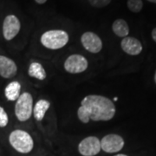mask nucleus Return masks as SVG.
I'll use <instances>...</instances> for the list:
<instances>
[{"label":"nucleus","mask_w":156,"mask_h":156,"mask_svg":"<svg viewBox=\"0 0 156 156\" xmlns=\"http://www.w3.org/2000/svg\"><path fill=\"white\" fill-rule=\"evenodd\" d=\"M115 115V106L110 99L98 95L85 96L81 106L78 108V119L83 123L94 122H107Z\"/></svg>","instance_id":"1"},{"label":"nucleus","mask_w":156,"mask_h":156,"mask_svg":"<svg viewBox=\"0 0 156 156\" xmlns=\"http://www.w3.org/2000/svg\"><path fill=\"white\" fill-rule=\"evenodd\" d=\"M9 142L15 150L20 154H29L34 147V141L28 132L16 129L9 135Z\"/></svg>","instance_id":"2"},{"label":"nucleus","mask_w":156,"mask_h":156,"mask_svg":"<svg viewBox=\"0 0 156 156\" xmlns=\"http://www.w3.org/2000/svg\"><path fill=\"white\" fill-rule=\"evenodd\" d=\"M41 44L50 50H58L64 47L69 42V35L62 30H48L41 36Z\"/></svg>","instance_id":"3"},{"label":"nucleus","mask_w":156,"mask_h":156,"mask_svg":"<svg viewBox=\"0 0 156 156\" xmlns=\"http://www.w3.org/2000/svg\"><path fill=\"white\" fill-rule=\"evenodd\" d=\"M33 113V98L28 92H24L18 97L15 104V115L19 122H26Z\"/></svg>","instance_id":"4"},{"label":"nucleus","mask_w":156,"mask_h":156,"mask_svg":"<svg viewBox=\"0 0 156 156\" xmlns=\"http://www.w3.org/2000/svg\"><path fill=\"white\" fill-rule=\"evenodd\" d=\"M124 145L125 142L122 137L115 134H107L101 140V148L108 154H113L121 151Z\"/></svg>","instance_id":"5"},{"label":"nucleus","mask_w":156,"mask_h":156,"mask_svg":"<svg viewBox=\"0 0 156 156\" xmlns=\"http://www.w3.org/2000/svg\"><path fill=\"white\" fill-rule=\"evenodd\" d=\"M101 149V140L96 136L86 137L78 144V152L83 156L97 155Z\"/></svg>","instance_id":"6"},{"label":"nucleus","mask_w":156,"mask_h":156,"mask_svg":"<svg viewBox=\"0 0 156 156\" xmlns=\"http://www.w3.org/2000/svg\"><path fill=\"white\" fill-rule=\"evenodd\" d=\"M89 66L88 60L82 55L74 54L68 57L64 62V69L70 74H78L85 71Z\"/></svg>","instance_id":"7"},{"label":"nucleus","mask_w":156,"mask_h":156,"mask_svg":"<svg viewBox=\"0 0 156 156\" xmlns=\"http://www.w3.org/2000/svg\"><path fill=\"white\" fill-rule=\"evenodd\" d=\"M21 29V23L15 15H8L3 22V35L7 41H11L19 33Z\"/></svg>","instance_id":"8"},{"label":"nucleus","mask_w":156,"mask_h":156,"mask_svg":"<svg viewBox=\"0 0 156 156\" xmlns=\"http://www.w3.org/2000/svg\"><path fill=\"white\" fill-rule=\"evenodd\" d=\"M81 42L84 48L91 53H98L102 49V41L100 37L91 31L84 32L81 37Z\"/></svg>","instance_id":"9"},{"label":"nucleus","mask_w":156,"mask_h":156,"mask_svg":"<svg viewBox=\"0 0 156 156\" xmlns=\"http://www.w3.org/2000/svg\"><path fill=\"white\" fill-rule=\"evenodd\" d=\"M17 73V66L12 59L0 55V76L9 79L14 77Z\"/></svg>","instance_id":"10"},{"label":"nucleus","mask_w":156,"mask_h":156,"mask_svg":"<svg viewBox=\"0 0 156 156\" xmlns=\"http://www.w3.org/2000/svg\"><path fill=\"white\" fill-rule=\"evenodd\" d=\"M121 47L122 50L130 56L139 55L142 51V45L138 39L132 37H126L121 42Z\"/></svg>","instance_id":"11"},{"label":"nucleus","mask_w":156,"mask_h":156,"mask_svg":"<svg viewBox=\"0 0 156 156\" xmlns=\"http://www.w3.org/2000/svg\"><path fill=\"white\" fill-rule=\"evenodd\" d=\"M21 92V84L17 81H13L8 84L5 89V95L6 99L11 101H14L18 99Z\"/></svg>","instance_id":"12"},{"label":"nucleus","mask_w":156,"mask_h":156,"mask_svg":"<svg viewBox=\"0 0 156 156\" xmlns=\"http://www.w3.org/2000/svg\"><path fill=\"white\" fill-rule=\"evenodd\" d=\"M112 30L117 37L124 38L128 37L129 33V27H128V23L121 18L116 19L112 24Z\"/></svg>","instance_id":"13"},{"label":"nucleus","mask_w":156,"mask_h":156,"mask_svg":"<svg viewBox=\"0 0 156 156\" xmlns=\"http://www.w3.org/2000/svg\"><path fill=\"white\" fill-rule=\"evenodd\" d=\"M50 101L44 100V99L39 100L36 103V105H35V107H34L33 108V115L34 117H35V119H36L37 121H38V122L42 121V120L44 119V117L47 110L50 108Z\"/></svg>","instance_id":"14"},{"label":"nucleus","mask_w":156,"mask_h":156,"mask_svg":"<svg viewBox=\"0 0 156 156\" xmlns=\"http://www.w3.org/2000/svg\"><path fill=\"white\" fill-rule=\"evenodd\" d=\"M28 74L30 77H34L37 80L43 81L46 78V71L41 63L34 62H31L28 69Z\"/></svg>","instance_id":"15"},{"label":"nucleus","mask_w":156,"mask_h":156,"mask_svg":"<svg viewBox=\"0 0 156 156\" xmlns=\"http://www.w3.org/2000/svg\"><path fill=\"white\" fill-rule=\"evenodd\" d=\"M128 10L134 13H138L143 8L142 0H128L127 2Z\"/></svg>","instance_id":"16"},{"label":"nucleus","mask_w":156,"mask_h":156,"mask_svg":"<svg viewBox=\"0 0 156 156\" xmlns=\"http://www.w3.org/2000/svg\"><path fill=\"white\" fill-rule=\"evenodd\" d=\"M9 122V117L3 107L0 106V128H5Z\"/></svg>","instance_id":"17"},{"label":"nucleus","mask_w":156,"mask_h":156,"mask_svg":"<svg viewBox=\"0 0 156 156\" xmlns=\"http://www.w3.org/2000/svg\"><path fill=\"white\" fill-rule=\"evenodd\" d=\"M89 4L93 7L96 8H102L108 5L111 2V0H89Z\"/></svg>","instance_id":"18"},{"label":"nucleus","mask_w":156,"mask_h":156,"mask_svg":"<svg viewBox=\"0 0 156 156\" xmlns=\"http://www.w3.org/2000/svg\"><path fill=\"white\" fill-rule=\"evenodd\" d=\"M152 37L154 39V41L156 43V28H154L152 30Z\"/></svg>","instance_id":"19"},{"label":"nucleus","mask_w":156,"mask_h":156,"mask_svg":"<svg viewBox=\"0 0 156 156\" xmlns=\"http://www.w3.org/2000/svg\"><path fill=\"white\" fill-rule=\"evenodd\" d=\"M36 1V3H37L38 5H44L45 4L46 2H47V0H35Z\"/></svg>","instance_id":"20"},{"label":"nucleus","mask_w":156,"mask_h":156,"mask_svg":"<svg viewBox=\"0 0 156 156\" xmlns=\"http://www.w3.org/2000/svg\"><path fill=\"white\" fill-rule=\"evenodd\" d=\"M114 156H128L127 154H115Z\"/></svg>","instance_id":"21"},{"label":"nucleus","mask_w":156,"mask_h":156,"mask_svg":"<svg viewBox=\"0 0 156 156\" xmlns=\"http://www.w3.org/2000/svg\"><path fill=\"white\" fill-rule=\"evenodd\" d=\"M147 1H148V2H150V3H154V4H156V0H147Z\"/></svg>","instance_id":"22"},{"label":"nucleus","mask_w":156,"mask_h":156,"mask_svg":"<svg viewBox=\"0 0 156 156\" xmlns=\"http://www.w3.org/2000/svg\"><path fill=\"white\" fill-rule=\"evenodd\" d=\"M154 82H155V83H156V71H155V74H154Z\"/></svg>","instance_id":"23"}]
</instances>
